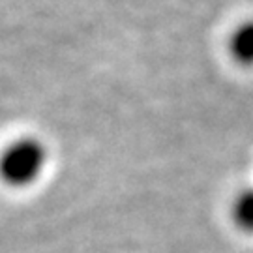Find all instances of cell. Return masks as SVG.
<instances>
[{
	"label": "cell",
	"instance_id": "7a4b0ae2",
	"mask_svg": "<svg viewBox=\"0 0 253 253\" xmlns=\"http://www.w3.org/2000/svg\"><path fill=\"white\" fill-rule=\"evenodd\" d=\"M227 53L240 68H253V17L233 28L227 40Z\"/></svg>",
	"mask_w": 253,
	"mask_h": 253
},
{
	"label": "cell",
	"instance_id": "3957f363",
	"mask_svg": "<svg viewBox=\"0 0 253 253\" xmlns=\"http://www.w3.org/2000/svg\"><path fill=\"white\" fill-rule=\"evenodd\" d=\"M229 217L240 233L253 235V186H244L233 195Z\"/></svg>",
	"mask_w": 253,
	"mask_h": 253
},
{
	"label": "cell",
	"instance_id": "6da1fadb",
	"mask_svg": "<svg viewBox=\"0 0 253 253\" xmlns=\"http://www.w3.org/2000/svg\"><path fill=\"white\" fill-rule=\"evenodd\" d=\"M47 148L34 137H21L0 152V178L11 188H27L42 176Z\"/></svg>",
	"mask_w": 253,
	"mask_h": 253
}]
</instances>
